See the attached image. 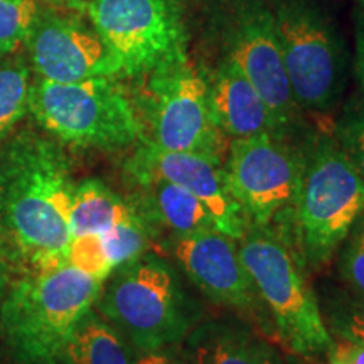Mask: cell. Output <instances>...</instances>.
<instances>
[{"label": "cell", "instance_id": "1", "mask_svg": "<svg viewBox=\"0 0 364 364\" xmlns=\"http://www.w3.org/2000/svg\"><path fill=\"white\" fill-rule=\"evenodd\" d=\"M68 161L53 140L21 132L0 159V209L36 270L65 265L73 199Z\"/></svg>", "mask_w": 364, "mask_h": 364}, {"label": "cell", "instance_id": "2", "mask_svg": "<svg viewBox=\"0 0 364 364\" xmlns=\"http://www.w3.org/2000/svg\"><path fill=\"white\" fill-rule=\"evenodd\" d=\"M95 307L135 351L182 344L199 324L198 306L176 268L157 255H142L115 268Z\"/></svg>", "mask_w": 364, "mask_h": 364}, {"label": "cell", "instance_id": "3", "mask_svg": "<svg viewBox=\"0 0 364 364\" xmlns=\"http://www.w3.org/2000/svg\"><path fill=\"white\" fill-rule=\"evenodd\" d=\"M103 282L70 263L22 280L4 307V329L22 364H59L68 338L95 307Z\"/></svg>", "mask_w": 364, "mask_h": 364}, {"label": "cell", "instance_id": "4", "mask_svg": "<svg viewBox=\"0 0 364 364\" xmlns=\"http://www.w3.org/2000/svg\"><path fill=\"white\" fill-rule=\"evenodd\" d=\"M238 252L285 349L307 359L326 356L334 338L292 247L268 228L250 225Z\"/></svg>", "mask_w": 364, "mask_h": 364}, {"label": "cell", "instance_id": "5", "mask_svg": "<svg viewBox=\"0 0 364 364\" xmlns=\"http://www.w3.org/2000/svg\"><path fill=\"white\" fill-rule=\"evenodd\" d=\"M27 110L44 130L73 147L118 150L145 140L139 112L115 76L76 83L38 78L29 85Z\"/></svg>", "mask_w": 364, "mask_h": 364}, {"label": "cell", "instance_id": "6", "mask_svg": "<svg viewBox=\"0 0 364 364\" xmlns=\"http://www.w3.org/2000/svg\"><path fill=\"white\" fill-rule=\"evenodd\" d=\"M364 211V179L332 135L304 147V171L294 206L295 233L304 260L324 265Z\"/></svg>", "mask_w": 364, "mask_h": 364}, {"label": "cell", "instance_id": "7", "mask_svg": "<svg viewBox=\"0 0 364 364\" xmlns=\"http://www.w3.org/2000/svg\"><path fill=\"white\" fill-rule=\"evenodd\" d=\"M268 2L295 102L309 112H331L348 80V51L334 17L318 0Z\"/></svg>", "mask_w": 364, "mask_h": 364}, {"label": "cell", "instance_id": "8", "mask_svg": "<svg viewBox=\"0 0 364 364\" xmlns=\"http://www.w3.org/2000/svg\"><path fill=\"white\" fill-rule=\"evenodd\" d=\"M206 27L221 56L240 68L292 139L302 125L300 107L282 58L270 2L208 0Z\"/></svg>", "mask_w": 364, "mask_h": 364}, {"label": "cell", "instance_id": "9", "mask_svg": "<svg viewBox=\"0 0 364 364\" xmlns=\"http://www.w3.org/2000/svg\"><path fill=\"white\" fill-rule=\"evenodd\" d=\"M83 12L115 56L120 76H147L188 61L179 0H90Z\"/></svg>", "mask_w": 364, "mask_h": 364}, {"label": "cell", "instance_id": "10", "mask_svg": "<svg viewBox=\"0 0 364 364\" xmlns=\"http://www.w3.org/2000/svg\"><path fill=\"white\" fill-rule=\"evenodd\" d=\"M228 189L250 225L268 228L294 211L304 171V149L273 135L233 139L225 164Z\"/></svg>", "mask_w": 364, "mask_h": 364}, {"label": "cell", "instance_id": "11", "mask_svg": "<svg viewBox=\"0 0 364 364\" xmlns=\"http://www.w3.org/2000/svg\"><path fill=\"white\" fill-rule=\"evenodd\" d=\"M149 118L159 147L221 159L225 135L209 105L206 76L188 61L147 75Z\"/></svg>", "mask_w": 364, "mask_h": 364}, {"label": "cell", "instance_id": "12", "mask_svg": "<svg viewBox=\"0 0 364 364\" xmlns=\"http://www.w3.org/2000/svg\"><path fill=\"white\" fill-rule=\"evenodd\" d=\"M38 78L76 83L98 76H120L117 59L93 26L75 14L38 11L26 41Z\"/></svg>", "mask_w": 364, "mask_h": 364}, {"label": "cell", "instance_id": "13", "mask_svg": "<svg viewBox=\"0 0 364 364\" xmlns=\"http://www.w3.org/2000/svg\"><path fill=\"white\" fill-rule=\"evenodd\" d=\"M127 167L140 184L150 179H166L189 191L204 204L221 233L236 241L247 233L250 223L228 189L221 159L166 150L145 139Z\"/></svg>", "mask_w": 364, "mask_h": 364}, {"label": "cell", "instance_id": "14", "mask_svg": "<svg viewBox=\"0 0 364 364\" xmlns=\"http://www.w3.org/2000/svg\"><path fill=\"white\" fill-rule=\"evenodd\" d=\"M172 252L188 279L218 306L252 312L260 300L241 262L238 243L213 230L179 236Z\"/></svg>", "mask_w": 364, "mask_h": 364}, {"label": "cell", "instance_id": "15", "mask_svg": "<svg viewBox=\"0 0 364 364\" xmlns=\"http://www.w3.org/2000/svg\"><path fill=\"white\" fill-rule=\"evenodd\" d=\"M203 73L206 76L213 118L223 135L231 139L273 135L290 140L255 86L233 61L221 56L213 70L203 68Z\"/></svg>", "mask_w": 364, "mask_h": 364}, {"label": "cell", "instance_id": "16", "mask_svg": "<svg viewBox=\"0 0 364 364\" xmlns=\"http://www.w3.org/2000/svg\"><path fill=\"white\" fill-rule=\"evenodd\" d=\"M129 339L93 307L73 329L61 354L65 364H134Z\"/></svg>", "mask_w": 364, "mask_h": 364}, {"label": "cell", "instance_id": "17", "mask_svg": "<svg viewBox=\"0 0 364 364\" xmlns=\"http://www.w3.org/2000/svg\"><path fill=\"white\" fill-rule=\"evenodd\" d=\"M257 338L238 322L198 324L182 341L191 364H255Z\"/></svg>", "mask_w": 364, "mask_h": 364}, {"label": "cell", "instance_id": "18", "mask_svg": "<svg viewBox=\"0 0 364 364\" xmlns=\"http://www.w3.org/2000/svg\"><path fill=\"white\" fill-rule=\"evenodd\" d=\"M149 193V216L176 238L213 230L215 221L204 204L181 186L166 179L144 182Z\"/></svg>", "mask_w": 364, "mask_h": 364}, {"label": "cell", "instance_id": "19", "mask_svg": "<svg viewBox=\"0 0 364 364\" xmlns=\"http://www.w3.org/2000/svg\"><path fill=\"white\" fill-rule=\"evenodd\" d=\"M135 208L100 181H86L73 189L70 233L102 235L117 223L134 215Z\"/></svg>", "mask_w": 364, "mask_h": 364}, {"label": "cell", "instance_id": "20", "mask_svg": "<svg viewBox=\"0 0 364 364\" xmlns=\"http://www.w3.org/2000/svg\"><path fill=\"white\" fill-rule=\"evenodd\" d=\"M102 236V243L113 270L135 258L142 257L150 247V228L147 218L134 211L127 220L117 223Z\"/></svg>", "mask_w": 364, "mask_h": 364}, {"label": "cell", "instance_id": "21", "mask_svg": "<svg viewBox=\"0 0 364 364\" xmlns=\"http://www.w3.org/2000/svg\"><path fill=\"white\" fill-rule=\"evenodd\" d=\"M29 100V71L21 59L0 66V140L26 115Z\"/></svg>", "mask_w": 364, "mask_h": 364}, {"label": "cell", "instance_id": "22", "mask_svg": "<svg viewBox=\"0 0 364 364\" xmlns=\"http://www.w3.org/2000/svg\"><path fill=\"white\" fill-rule=\"evenodd\" d=\"M38 11L36 0H0V58L26 43Z\"/></svg>", "mask_w": 364, "mask_h": 364}, {"label": "cell", "instance_id": "23", "mask_svg": "<svg viewBox=\"0 0 364 364\" xmlns=\"http://www.w3.org/2000/svg\"><path fill=\"white\" fill-rule=\"evenodd\" d=\"M66 262L102 282L107 280L113 272L100 235L73 236L68 245Z\"/></svg>", "mask_w": 364, "mask_h": 364}, {"label": "cell", "instance_id": "24", "mask_svg": "<svg viewBox=\"0 0 364 364\" xmlns=\"http://www.w3.org/2000/svg\"><path fill=\"white\" fill-rule=\"evenodd\" d=\"M334 140L346 159L364 179V107H351L339 118Z\"/></svg>", "mask_w": 364, "mask_h": 364}, {"label": "cell", "instance_id": "25", "mask_svg": "<svg viewBox=\"0 0 364 364\" xmlns=\"http://www.w3.org/2000/svg\"><path fill=\"white\" fill-rule=\"evenodd\" d=\"M331 326L339 338L349 339L364 348V302L341 300L332 309Z\"/></svg>", "mask_w": 364, "mask_h": 364}, {"label": "cell", "instance_id": "26", "mask_svg": "<svg viewBox=\"0 0 364 364\" xmlns=\"http://www.w3.org/2000/svg\"><path fill=\"white\" fill-rule=\"evenodd\" d=\"M343 275L364 299V218L344 248Z\"/></svg>", "mask_w": 364, "mask_h": 364}, {"label": "cell", "instance_id": "27", "mask_svg": "<svg viewBox=\"0 0 364 364\" xmlns=\"http://www.w3.org/2000/svg\"><path fill=\"white\" fill-rule=\"evenodd\" d=\"M134 364H191V361L182 346L174 344L149 351H135Z\"/></svg>", "mask_w": 364, "mask_h": 364}, {"label": "cell", "instance_id": "28", "mask_svg": "<svg viewBox=\"0 0 364 364\" xmlns=\"http://www.w3.org/2000/svg\"><path fill=\"white\" fill-rule=\"evenodd\" d=\"M327 364H364V348L353 341L338 338L327 351Z\"/></svg>", "mask_w": 364, "mask_h": 364}, {"label": "cell", "instance_id": "29", "mask_svg": "<svg viewBox=\"0 0 364 364\" xmlns=\"http://www.w3.org/2000/svg\"><path fill=\"white\" fill-rule=\"evenodd\" d=\"M354 31H356V76L364 91V0H356L353 11Z\"/></svg>", "mask_w": 364, "mask_h": 364}, {"label": "cell", "instance_id": "30", "mask_svg": "<svg viewBox=\"0 0 364 364\" xmlns=\"http://www.w3.org/2000/svg\"><path fill=\"white\" fill-rule=\"evenodd\" d=\"M255 364H287L284 358L280 356L273 346H270L265 341L257 339V346H255Z\"/></svg>", "mask_w": 364, "mask_h": 364}, {"label": "cell", "instance_id": "31", "mask_svg": "<svg viewBox=\"0 0 364 364\" xmlns=\"http://www.w3.org/2000/svg\"><path fill=\"white\" fill-rule=\"evenodd\" d=\"M56 2H61L65 4V6H68L70 9H75V11H83L86 4L90 2V0H56Z\"/></svg>", "mask_w": 364, "mask_h": 364}]
</instances>
